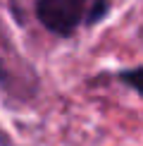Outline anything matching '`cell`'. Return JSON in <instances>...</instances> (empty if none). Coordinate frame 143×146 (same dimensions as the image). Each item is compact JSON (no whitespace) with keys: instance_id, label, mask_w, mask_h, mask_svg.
Wrapping results in <instances>:
<instances>
[{"instance_id":"cell-3","label":"cell","mask_w":143,"mask_h":146,"mask_svg":"<svg viewBox=\"0 0 143 146\" xmlns=\"http://www.w3.org/2000/svg\"><path fill=\"white\" fill-rule=\"evenodd\" d=\"M105 12H107V0H95V5H93V10H91V15L86 17V22H88V24L98 22Z\"/></svg>"},{"instance_id":"cell-2","label":"cell","mask_w":143,"mask_h":146,"mask_svg":"<svg viewBox=\"0 0 143 146\" xmlns=\"http://www.w3.org/2000/svg\"><path fill=\"white\" fill-rule=\"evenodd\" d=\"M119 82L127 84L129 89H134L136 94L143 98V67H134V70H124V72H119Z\"/></svg>"},{"instance_id":"cell-1","label":"cell","mask_w":143,"mask_h":146,"mask_svg":"<svg viewBox=\"0 0 143 146\" xmlns=\"http://www.w3.org/2000/svg\"><path fill=\"white\" fill-rule=\"evenodd\" d=\"M36 17L48 31L67 38L86 17V0H38Z\"/></svg>"}]
</instances>
